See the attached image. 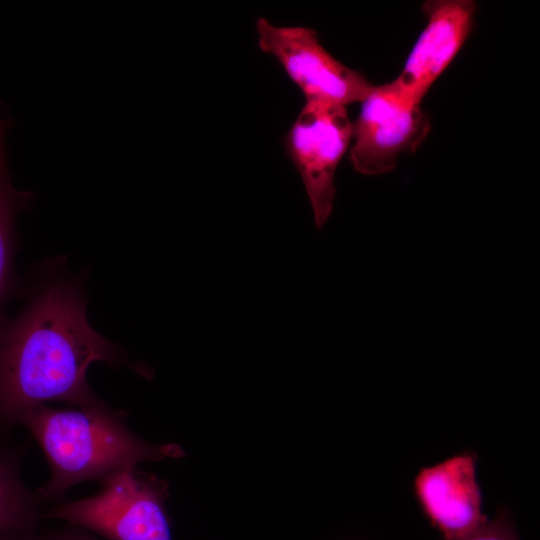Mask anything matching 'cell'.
Returning a JSON list of instances; mask_svg holds the SVG:
<instances>
[{"label": "cell", "instance_id": "ba28073f", "mask_svg": "<svg viewBox=\"0 0 540 540\" xmlns=\"http://www.w3.org/2000/svg\"><path fill=\"white\" fill-rule=\"evenodd\" d=\"M426 25L406 63L391 84L406 101L420 105L470 35L476 3L471 0H430L423 3Z\"/></svg>", "mask_w": 540, "mask_h": 540}, {"label": "cell", "instance_id": "52a82bcc", "mask_svg": "<svg viewBox=\"0 0 540 540\" xmlns=\"http://www.w3.org/2000/svg\"><path fill=\"white\" fill-rule=\"evenodd\" d=\"M478 458L475 451L465 450L421 467L413 479L412 492L422 514L444 539L466 535L489 519L482 512Z\"/></svg>", "mask_w": 540, "mask_h": 540}, {"label": "cell", "instance_id": "3957f363", "mask_svg": "<svg viewBox=\"0 0 540 540\" xmlns=\"http://www.w3.org/2000/svg\"><path fill=\"white\" fill-rule=\"evenodd\" d=\"M100 484L93 495L61 502L42 519L65 521L102 540H173L165 479L132 466Z\"/></svg>", "mask_w": 540, "mask_h": 540}, {"label": "cell", "instance_id": "9c48e42d", "mask_svg": "<svg viewBox=\"0 0 540 540\" xmlns=\"http://www.w3.org/2000/svg\"><path fill=\"white\" fill-rule=\"evenodd\" d=\"M19 446L0 443V540H36L44 501L30 489L21 472Z\"/></svg>", "mask_w": 540, "mask_h": 540}, {"label": "cell", "instance_id": "8992f818", "mask_svg": "<svg viewBox=\"0 0 540 540\" xmlns=\"http://www.w3.org/2000/svg\"><path fill=\"white\" fill-rule=\"evenodd\" d=\"M361 104L349 157L360 174L393 170L400 156L416 151L430 132L428 115L403 99L391 82L374 85Z\"/></svg>", "mask_w": 540, "mask_h": 540}, {"label": "cell", "instance_id": "8fae6325", "mask_svg": "<svg viewBox=\"0 0 540 540\" xmlns=\"http://www.w3.org/2000/svg\"><path fill=\"white\" fill-rule=\"evenodd\" d=\"M443 540H519L512 514L506 505L498 508L493 519H488L484 524L470 533Z\"/></svg>", "mask_w": 540, "mask_h": 540}, {"label": "cell", "instance_id": "277c9868", "mask_svg": "<svg viewBox=\"0 0 540 540\" xmlns=\"http://www.w3.org/2000/svg\"><path fill=\"white\" fill-rule=\"evenodd\" d=\"M256 30L259 48L280 63L306 101L346 107L362 102L374 86L363 74L334 58L312 28L276 26L261 17Z\"/></svg>", "mask_w": 540, "mask_h": 540}, {"label": "cell", "instance_id": "5b68a950", "mask_svg": "<svg viewBox=\"0 0 540 540\" xmlns=\"http://www.w3.org/2000/svg\"><path fill=\"white\" fill-rule=\"evenodd\" d=\"M346 107L306 101L284 138L305 186L316 227L328 220L336 194L335 173L352 140Z\"/></svg>", "mask_w": 540, "mask_h": 540}, {"label": "cell", "instance_id": "6da1fadb", "mask_svg": "<svg viewBox=\"0 0 540 540\" xmlns=\"http://www.w3.org/2000/svg\"><path fill=\"white\" fill-rule=\"evenodd\" d=\"M95 362L126 364L123 351L90 326L76 279L49 277L16 316L0 317V434L36 405L98 400L87 380Z\"/></svg>", "mask_w": 540, "mask_h": 540}, {"label": "cell", "instance_id": "7a4b0ae2", "mask_svg": "<svg viewBox=\"0 0 540 540\" xmlns=\"http://www.w3.org/2000/svg\"><path fill=\"white\" fill-rule=\"evenodd\" d=\"M125 414L105 402L58 409L39 404L20 420L42 449L50 478L37 489L43 500H60L74 485L99 483L144 461L183 457L175 443H151L127 425Z\"/></svg>", "mask_w": 540, "mask_h": 540}, {"label": "cell", "instance_id": "30bf717a", "mask_svg": "<svg viewBox=\"0 0 540 540\" xmlns=\"http://www.w3.org/2000/svg\"><path fill=\"white\" fill-rule=\"evenodd\" d=\"M10 127L11 119L0 103V310L15 286L16 222L34 198L12 183L6 141Z\"/></svg>", "mask_w": 540, "mask_h": 540}, {"label": "cell", "instance_id": "7c38bea8", "mask_svg": "<svg viewBox=\"0 0 540 540\" xmlns=\"http://www.w3.org/2000/svg\"><path fill=\"white\" fill-rule=\"evenodd\" d=\"M36 540H102L97 536L72 525H67L65 528L49 531L46 533L40 532Z\"/></svg>", "mask_w": 540, "mask_h": 540}]
</instances>
